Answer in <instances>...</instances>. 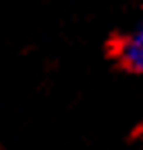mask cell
Masks as SVG:
<instances>
[{"label":"cell","instance_id":"1","mask_svg":"<svg viewBox=\"0 0 143 150\" xmlns=\"http://www.w3.org/2000/svg\"><path fill=\"white\" fill-rule=\"evenodd\" d=\"M111 57L123 71L143 75V23H136L111 41Z\"/></svg>","mask_w":143,"mask_h":150}]
</instances>
